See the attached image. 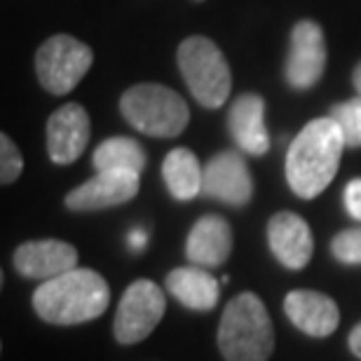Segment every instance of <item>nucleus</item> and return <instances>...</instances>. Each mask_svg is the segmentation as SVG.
<instances>
[{
    "label": "nucleus",
    "mask_w": 361,
    "mask_h": 361,
    "mask_svg": "<svg viewBox=\"0 0 361 361\" xmlns=\"http://www.w3.org/2000/svg\"><path fill=\"white\" fill-rule=\"evenodd\" d=\"M202 195L219 200L228 207H247L254 197V178L249 164L237 150H221L204 167Z\"/></svg>",
    "instance_id": "1a4fd4ad"
},
{
    "label": "nucleus",
    "mask_w": 361,
    "mask_h": 361,
    "mask_svg": "<svg viewBox=\"0 0 361 361\" xmlns=\"http://www.w3.org/2000/svg\"><path fill=\"white\" fill-rule=\"evenodd\" d=\"M348 343H350L352 355H355L357 359H361V322L357 324L355 329H352V334H350V338H348Z\"/></svg>",
    "instance_id": "b1692460"
},
{
    "label": "nucleus",
    "mask_w": 361,
    "mask_h": 361,
    "mask_svg": "<svg viewBox=\"0 0 361 361\" xmlns=\"http://www.w3.org/2000/svg\"><path fill=\"white\" fill-rule=\"evenodd\" d=\"M326 40L322 26L312 19H300L291 31V47L286 59V82L293 90H310L326 71Z\"/></svg>",
    "instance_id": "6e6552de"
},
{
    "label": "nucleus",
    "mask_w": 361,
    "mask_h": 361,
    "mask_svg": "<svg viewBox=\"0 0 361 361\" xmlns=\"http://www.w3.org/2000/svg\"><path fill=\"white\" fill-rule=\"evenodd\" d=\"M90 113L80 104H66L49 115L45 136L47 153L54 164H71L85 153L90 143Z\"/></svg>",
    "instance_id": "9b49d317"
},
{
    "label": "nucleus",
    "mask_w": 361,
    "mask_h": 361,
    "mask_svg": "<svg viewBox=\"0 0 361 361\" xmlns=\"http://www.w3.org/2000/svg\"><path fill=\"white\" fill-rule=\"evenodd\" d=\"M178 71L188 90L204 108H221L233 90V73L221 47L204 35H190L178 45Z\"/></svg>",
    "instance_id": "39448f33"
},
{
    "label": "nucleus",
    "mask_w": 361,
    "mask_h": 361,
    "mask_svg": "<svg viewBox=\"0 0 361 361\" xmlns=\"http://www.w3.org/2000/svg\"><path fill=\"white\" fill-rule=\"evenodd\" d=\"M329 118H334L336 125L341 127L345 146L361 148V97L331 106Z\"/></svg>",
    "instance_id": "aec40b11"
},
{
    "label": "nucleus",
    "mask_w": 361,
    "mask_h": 361,
    "mask_svg": "<svg viewBox=\"0 0 361 361\" xmlns=\"http://www.w3.org/2000/svg\"><path fill=\"white\" fill-rule=\"evenodd\" d=\"M94 52L68 33H59L47 38L35 52V73L40 85L54 97L68 94L78 87V82L92 68Z\"/></svg>",
    "instance_id": "423d86ee"
},
{
    "label": "nucleus",
    "mask_w": 361,
    "mask_h": 361,
    "mask_svg": "<svg viewBox=\"0 0 361 361\" xmlns=\"http://www.w3.org/2000/svg\"><path fill=\"white\" fill-rule=\"evenodd\" d=\"M146 148L129 136H113V139L101 141L92 157L97 171H132L139 176L146 169Z\"/></svg>",
    "instance_id": "6ab92c4d"
},
{
    "label": "nucleus",
    "mask_w": 361,
    "mask_h": 361,
    "mask_svg": "<svg viewBox=\"0 0 361 361\" xmlns=\"http://www.w3.org/2000/svg\"><path fill=\"white\" fill-rule=\"evenodd\" d=\"M228 129L242 153L261 157L270 150V134L265 129V101L261 94H240L228 113Z\"/></svg>",
    "instance_id": "dca6fc26"
},
{
    "label": "nucleus",
    "mask_w": 361,
    "mask_h": 361,
    "mask_svg": "<svg viewBox=\"0 0 361 361\" xmlns=\"http://www.w3.org/2000/svg\"><path fill=\"white\" fill-rule=\"evenodd\" d=\"M268 244L288 270H302L314 254V237L307 221L293 212H277L268 223Z\"/></svg>",
    "instance_id": "ddd939ff"
},
{
    "label": "nucleus",
    "mask_w": 361,
    "mask_h": 361,
    "mask_svg": "<svg viewBox=\"0 0 361 361\" xmlns=\"http://www.w3.org/2000/svg\"><path fill=\"white\" fill-rule=\"evenodd\" d=\"M167 312V298L160 284L150 279H136L127 286L118 302L113 334L120 345L141 343L153 334Z\"/></svg>",
    "instance_id": "0eeeda50"
},
{
    "label": "nucleus",
    "mask_w": 361,
    "mask_h": 361,
    "mask_svg": "<svg viewBox=\"0 0 361 361\" xmlns=\"http://www.w3.org/2000/svg\"><path fill=\"white\" fill-rule=\"evenodd\" d=\"M111 302L108 281L97 270L75 268L47 279L33 291V310L42 322L75 326L97 319Z\"/></svg>",
    "instance_id": "f03ea898"
},
{
    "label": "nucleus",
    "mask_w": 361,
    "mask_h": 361,
    "mask_svg": "<svg viewBox=\"0 0 361 361\" xmlns=\"http://www.w3.org/2000/svg\"><path fill=\"white\" fill-rule=\"evenodd\" d=\"M164 286L180 305H185L188 310H197V312L214 310L221 298V281L207 268H197V265L171 270L164 279Z\"/></svg>",
    "instance_id": "f3484780"
},
{
    "label": "nucleus",
    "mask_w": 361,
    "mask_h": 361,
    "mask_svg": "<svg viewBox=\"0 0 361 361\" xmlns=\"http://www.w3.org/2000/svg\"><path fill=\"white\" fill-rule=\"evenodd\" d=\"M284 312L295 329L312 338L334 336L338 324H341L338 302L331 295L310 291V288H295V291L286 293Z\"/></svg>",
    "instance_id": "4468645a"
},
{
    "label": "nucleus",
    "mask_w": 361,
    "mask_h": 361,
    "mask_svg": "<svg viewBox=\"0 0 361 361\" xmlns=\"http://www.w3.org/2000/svg\"><path fill=\"white\" fill-rule=\"evenodd\" d=\"M219 350L226 361H268L274 350V329L261 295L244 291L221 314Z\"/></svg>",
    "instance_id": "7ed1b4c3"
},
{
    "label": "nucleus",
    "mask_w": 361,
    "mask_h": 361,
    "mask_svg": "<svg viewBox=\"0 0 361 361\" xmlns=\"http://www.w3.org/2000/svg\"><path fill=\"white\" fill-rule=\"evenodd\" d=\"M331 254L345 265H361V228H348L331 242Z\"/></svg>",
    "instance_id": "412c9836"
},
{
    "label": "nucleus",
    "mask_w": 361,
    "mask_h": 361,
    "mask_svg": "<svg viewBox=\"0 0 361 361\" xmlns=\"http://www.w3.org/2000/svg\"><path fill=\"white\" fill-rule=\"evenodd\" d=\"M345 209L355 221H361V178H352L345 185Z\"/></svg>",
    "instance_id": "5701e85b"
},
{
    "label": "nucleus",
    "mask_w": 361,
    "mask_h": 361,
    "mask_svg": "<svg viewBox=\"0 0 361 361\" xmlns=\"http://www.w3.org/2000/svg\"><path fill=\"white\" fill-rule=\"evenodd\" d=\"M120 113L136 132L155 139H174L190 122L185 99L171 87L141 82L129 87L120 99Z\"/></svg>",
    "instance_id": "20e7f679"
},
{
    "label": "nucleus",
    "mask_w": 361,
    "mask_h": 361,
    "mask_svg": "<svg viewBox=\"0 0 361 361\" xmlns=\"http://www.w3.org/2000/svg\"><path fill=\"white\" fill-rule=\"evenodd\" d=\"M21 169H24V157H21L17 143L10 136H0V183L10 185L19 178Z\"/></svg>",
    "instance_id": "4be33fe9"
},
{
    "label": "nucleus",
    "mask_w": 361,
    "mask_h": 361,
    "mask_svg": "<svg viewBox=\"0 0 361 361\" xmlns=\"http://www.w3.org/2000/svg\"><path fill=\"white\" fill-rule=\"evenodd\" d=\"M233 228L219 214H207L195 221L185 240V258L197 268L214 270L230 258Z\"/></svg>",
    "instance_id": "2eb2a0df"
},
{
    "label": "nucleus",
    "mask_w": 361,
    "mask_h": 361,
    "mask_svg": "<svg viewBox=\"0 0 361 361\" xmlns=\"http://www.w3.org/2000/svg\"><path fill=\"white\" fill-rule=\"evenodd\" d=\"M345 146L334 118H317L300 129L286 150V183L302 200L322 195L336 178Z\"/></svg>",
    "instance_id": "f257e3e1"
},
{
    "label": "nucleus",
    "mask_w": 361,
    "mask_h": 361,
    "mask_svg": "<svg viewBox=\"0 0 361 361\" xmlns=\"http://www.w3.org/2000/svg\"><path fill=\"white\" fill-rule=\"evenodd\" d=\"M162 178L169 188L171 197L188 202L202 192L204 169L200 167L197 155L190 148H174L162 162Z\"/></svg>",
    "instance_id": "a211bd4d"
},
{
    "label": "nucleus",
    "mask_w": 361,
    "mask_h": 361,
    "mask_svg": "<svg viewBox=\"0 0 361 361\" xmlns=\"http://www.w3.org/2000/svg\"><path fill=\"white\" fill-rule=\"evenodd\" d=\"M141 176L132 171H97L82 185L73 188L63 204L71 212H99V209H111L125 202L134 200L139 192Z\"/></svg>",
    "instance_id": "9d476101"
},
{
    "label": "nucleus",
    "mask_w": 361,
    "mask_h": 361,
    "mask_svg": "<svg viewBox=\"0 0 361 361\" xmlns=\"http://www.w3.org/2000/svg\"><path fill=\"white\" fill-rule=\"evenodd\" d=\"M352 85H355V90H357V97H361V61L357 63L355 73H352Z\"/></svg>",
    "instance_id": "a878e982"
},
{
    "label": "nucleus",
    "mask_w": 361,
    "mask_h": 361,
    "mask_svg": "<svg viewBox=\"0 0 361 361\" xmlns=\"http://www.w3.org/2000/svg\"><path fill=\"white\" fill-rule=\"evenodd\" d=\"M14 270L28 279H54L78 268V249L61 240H31L14 251Z\"/></svg>",
    "instance_id": "f8f14e48"
},
{
    "label": "nucleus",
    "mask_w": 361,
    "mask_h": 361,
    "mask_svg": "<svg viewBox=\"0 0 361 361\" xmlns=\"http://www.w3.org/2000/svg\"><path fill=\"white\" fill-rule=\"evenodd\" d=\"M143 244H146V235H143L141 230H134V233L129 235V247L134 251H139V249H143Z\"/></svg>",
    "instance_id": "393cba45"
}]
</instances>
